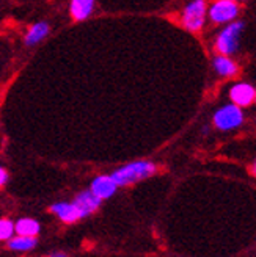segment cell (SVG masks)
Wrapping results in <instances>:
<instances>
[{
    "label": "cell",
    "instance_id": "obj_18",
    "mask_svg": "<svg viewBox=\"0 0 256 257\" xmlns=\"http://www.w3.org/2000/svg\"><path fill=\"white\" fill-rule=\"evenodd\" d=\"M49 257H68L65 252H54V254H50Z\"/></svg>",
    "mask_w": 256,
    "mask_h": 257
},
{
    "label": "cell",
    "instance_id": "obj_13",
    "mask_svg": "<svg viewBox=\"0 0 256 257\" xmlns=\"http://www.w3.org/2000/svg\"><path fill=\"white\" fill-rule=\"evenodd\" d=\"M41 230V226L33 218H19L15 223L16 235H27V237H38Z\"/></svg>",
    "mask_w": 256,
    "mask_h": 257
},
{
    "label": "cell",
    "instance_id": "obj_17",
    "mask_svg": "<svg viewBox=\"0 0 256 257\" xmlns=\"http://www.w3.org/2000/svg\"><path fill=\"white\" fill-rule=\"evenodd\" d=\"M250 174L256 177V159H254V162H253L251 166H250Z\"/></svg>",
    "mask_w": 256,
    "mask_h": 257
},
{
    "label": "cell",
    "instance_id": "obj_11",
    "mask_svg": "<svg viewBox=\"0 0 256 257\" xmlns=\"http://www.w3.org/2000/svg\"><path fill=\"white\" fill-rule=\"evenodd\" d=\"M72 202L79 207L82 216L87 218V216H90V215H93V213L101 207V202H102V201H101L99 198H96L90 190H83V191H80L79 195L74 198Z\"/></svg>",
    "mask_w": 256,
    "mask_h": 257
},
{
    "label": "cell",
    "instance_id": "obj_19",
    "mask_svg": "<svg viewBox=\"0 0 256 257\" xmlns=\"http://www.w3.org/2000/svg\"><path fill=\"white\" fill-rule=\"evenodd\" d=\"M254 102H256V88H254Z\"/></svg>",
    "mask_w": 256,
    "mask_h": 257
},
{
    "label": "cell",
    "instance_id": "obj_15",
    "mask_svg": "<svg viewBox=\"0 0 256 257\" xmlns=\"http://www.w3.org/2000/svg\"><path fill=\"white\" fill-rule=\"evenodd\" d=\"M15 234V223L8 218H2L0 220V241H8Z\"/></svg>",
    "mask_w": 256,
    "mask_h": 257
},
{
    "label": "cell",
    "instance_id": "obj_9",
    "mask_svg": "<svg viewBox=\"0 0 256 257\" xmlns=\"http://www.w3.org/2000/svg\"><path fill=\"white\" fill-rule=\"evenodd\" d=\"M50 212H52L60 221L68 223V224L83 220L79 207L74 202H55L50 205Z\"/></svg>",
    "mask_w": 256,
    "mask_h": 257
},
{
    "label": "cell",
    "instance_id": "obj_2",
    "mask_svg": "<svg viewBox=\"0 0 256 257\" xmlns=\"http://www.w3.org/2000/svg\"><path fill=\"white\" fill-rule=\"evenodd\" d=\"M244 27H245V24L242 21H234V22L226 24L215 38L214 47L217 50V54L226 55V57L234 55L239 50L240 35L244 32Z\"/></svg>",
    "mask_w": 256,
    "mask_h": 257
},
{
    "label": "cell",
    "instance_id": "obj_3",
    "mask_svg": "<svg viewBox=\"0 0 256 257\" xmlns=\"http://www.w3.org/2000/svg\"><path fill=\"white\" fill-rule=\"evenodd\" d=\"M208 19L206 0H190L181 11V25L190 33H198L203 30Z\"/></svg>",
    "mask_w": 256,
    "mask_h": 257
},
{
    "label": "cell",
    "instance_id": "obj_1",
    "mask_svg": "<svg viewBox=\"0 0 256 257\" xmlns=\"http://www.w3.org/2000/svg\"><path fill=\"white\" fill-rule=\"evenodd\" d=\"M157 173V165L151 160H135L129 162L120 168L115 170L110 177L117 187H129L137 182H142L145 179L154 176Z\"/></svg>",
    "mask_w": 256,
    "mask_h": 257
},
{
    "label": "cell",
    "instance_id": "obj_4",
    "mask_svg": "<svg viewBox=\"0 0 256 257\" xmlns=\"http://www.w3.org/2000/svg\"><path fill=\"white\" fill-rule=\"evenodd\" d=\"M212 122L214 127L222 132L234 131V128H239L244 124V111H242L240 107L234 105L233 102H229V104H225L215 110Z\"/></svg>",
    "mask_w": 256,
    "mask_h": 257
},
{
    "label": "cell",
    "instance_id": "obj_10",
    "mask_svg": "<svg viewBox=\"0 0 256 257\" xmlns=\"http://www.w3.org/2000/svg\"><path fill=\"white\" fill-rule=\"evenodd\" d=\"M96 0H69V16L75 22H83L92 18Z\"/></svg>",
    "mask_w": 256,
    "mask_h": 257
},
{
    "label": "cell",
    "instance_id": "obj_20",
    "mask_svg": "<svg viewBox=\"0 0 256 257\" xmlns=\"http://www.w3.org/2000/svg\"><path fill=\"white\" fill-rule=\"evenodd\" d=\"M236 2H240V0H236Z\"/></svg>",
    "mask_w": 256,
    "mask_h": 257
},
{
    "label": "cell",
    "instance_id": "obj_6",
    "mask_svg": "<svg viewBox=\"0 0 256 257\" xmlns=\"http://www.w3.org/2000/svg\"><path fill=\"white\" fill-rule=\"evenodd\" d=\"M118 187L113 182V179L110 177V174H101L96 176L92 184H90V191L93 193L96 198H99L101 201L110 199L115 193H117Z\"/></svg>",
    "mask_w": 256,
    "mask_h": 257
},
{
    "label": "cell",
    "instance_id": "obj_16",
    "mask_svg": "<svg viewBox=\"0 0 256 257\" xmlns=\"http://www.w3.org/2000/svg\"><path fill=\"white\" fill-rule=\"evenodd\" d=\"M8 179H10L8 171L4 168V166H0V188H2V187L8 182Z\"/></svg>",
    "mask_w": 256,
    "mask_h": 257
},
{
    "label": "cell",
    "instance_id": "obj_12",
    "mask_svg": "<svg viewBox=\"0 0 256 257\" xmlns=\"http://www.w3.org/2000/svg\"><path fill=\"white\" fill-rule=\"evenodd\" d=\"M212 68L217 72V75L225 77V79H231V77H236L239 74V66L237 63L226 55H217L212 60Z\"/></svg>",
    "mask_w": 256,
    "mask_h": 257
},
{
    "label": "cell",
    "instance_id": "obj_7",
    "mask_svg": "<svg viewBox=\"0 0 256 257\" xmlns=\"http://www.w3.org/2000/svg\"><path fill=\"white\" fill-rule=\"evenodd\" d=\"M229 99L237 107H248L254 102V86L245 82H237L229 88Z\"/></svg>",
    "mask_w": 256,
    "mask_h": 257
},
{
    "label": "cell",
    "instance_id": "obj_14",
    "mask_svg": "<svg viewBox=\"0 0 256 257\" xmlns=\"http://www.w3.org/2000/svg\"><path fill=\"white\" fill-rule=\"evenodd\" d=\"M38 245L36 237H27V235H13L8 240V248L13 251H19V252H27L32 251Z\"/></svg>",
    "mask_w": 256,
    "mask_h": 257
},
{
    "label": "cell",
    "instance_id": "obj_8",
    "mask_svg": "<svg viewBox=\"0 0 256 257\" xmlns=\"http://www.w3.org/2000/svg\"><path fill=\"white\" fill-rule=\"evenodd\" d=\"M49 33H50V24L47 21L33 22L22 38L24 46L25 47H35L38 44H41L49 36Z\"/></svg>",
    "mask_w": 256,
    "mask_h": 257
},
{
    "label": "cell",
    "instance_id": "obj_5",
    "mask_svg": "<svg viewBox=\"0 0 256 257\" xmlns=\"http://www.w3.org/2000/svg\"><path fill=\"white\" fill-rule=\"evenodd\" d=\"M240 7L236 0H214L208 7V18L215 25L234 22L239 16Z\"/></svg>",
    "mask_w": 256,
    "mask_h": 257
}]
</instances>
